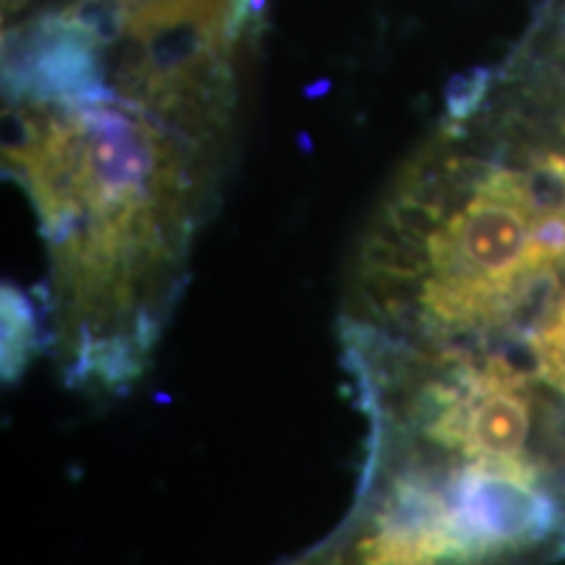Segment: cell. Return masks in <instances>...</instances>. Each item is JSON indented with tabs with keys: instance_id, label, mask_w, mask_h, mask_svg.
<instances>
[{
	"instance_id": "obj_1",
	"label": "cell",
	"mask_w": 565,
	"mask_h": 565,
	"mask_svg": "<svg viewBox=\"0 0 565 565\" xmlns=\"http://www.w3.org/2000/svg\"><path fill=\"white\" fill-rule=\"evenodd\" d=\"M6 168L26 189L79 312L121 315L173 259L194 173L175 126L118 95L13 103Z\"/></svg>"
},
{
	"instance_id": "obj_2",
	"label": "cell",
	"mask_w": 565,
	"mask_h": 565,
	"mask_svg": "<svg viewBox=\"0 0 565 565\" xmlns=\"http://www.w3.org/2000/svg\"><path fill=\"white\" fill-rule=\"evenodd\" d=\"M565 263V158L494 166L424 236L422 307L445 330L492 328Z\"/></svg>"
},
{
	"instance_id": "obj_3",
	"label": "cell",
	"mask_w": 565,
	"mask_h": 565,
	"mask_svg": "<svg viewBox=\"0 0 565 565\" xmlns=\"http://www.w3.org/2000/svg\"><path fill=\"white\" fill-rule=\"evenodd\" d=\"M263 0H108L95 19L116 95L186 134L217 129Z\"/></svg>"
},
{
	"instance_id": "obj_4",
	"label": "cell",
	"mask_w": 565,
	"mask_h": 565,
	"mask_svg": "<svg viewBox=\"0 0 565 565\" xmlns=\"http://www.w3.org/2000/svg\"><path fill=\"white\" fill-rule=\"evenodd\" d=\"M445 503L466 545L492 561L540 547L561 526L553 494L536 482L529 458L471 461L445 492Z\"/></svg>"
},
{
	"instance_id": "obj_5",
	"label": "cell",
	"mask_w": 565,
	"mask_h": 565,
	"mask_svg": "<svg viewBox=\"0 0 565 565\" xmlns=\"http://www.w3.org/2000/svg\"><path fill=\"white\" fill-rule=\"evenodd\" d=\"M437 395L429 437L471 461H521L532 433L526 380L503 359L458 374Z\"/></svg>"
},
{
	"instance_id": "obj_6",
	"label": "cell",
	"mask_w": 565,
	"mask_h": 565,
	"mask_svg": "<svg viewBox=\"0 0 565 565\" xmlns=\"http://www.w3.org/2000/svg\"><path fill=\"white\" fill-rule=\"evenodd\" d=\"M3 299V366L6 380L24 370L32 349V309L17 288H6Z\"/></svg>"
},
{
	"instance_id": "obj_7",
	"label": "cell",
	"mask_w": 565,
	"mask_h": 565,
	"mask_svg": "<svg viewBox=\"0 0 565 565\" xmlns=\"http://www.w3.org/2000/svg\"><path fill=\"white\" fill-rule=\"evenodd\" d=\"M532 349L542 377L565 393V299L557 301L547 320L540 324Z\"/></svg>"
}]
</instances>
